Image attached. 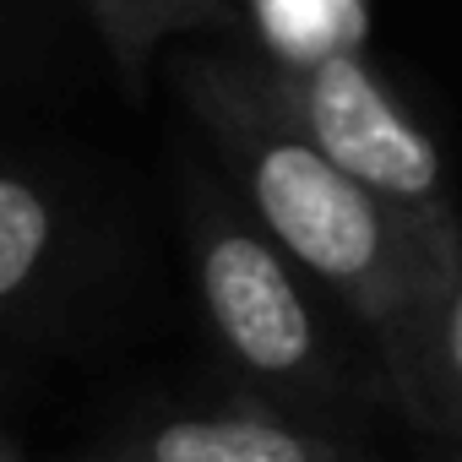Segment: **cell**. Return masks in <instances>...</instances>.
I'll use <instances>...</instances> for the list:
<instances>
[{
	"label": "cell",
	"mask_w": 462,
	"mask_h": 462,
	"mask_svg": "<svg viewBox=\"0 0 462 462\" xmlns=\"http://www.w3.org/2000/svg\"><path fill=\"white\" fill-rule=\"evenodd\" d=\"M457 462H462V457H457Z\"/></svg>",
	"instance_id": "30bf717a"
},
{
	"label": "cell",
	"mask_w": 462,
	"mask_h": 462,
	"mask_svg": "<svg viewBox=\"0 0 462 462\" xmlns=\"http://www.w3.org/2000/svg\"><path fill=\"white\" fill-rule=\"evenodd\" d=\"M77 462H348L327 435L273 419V413H201L163 419L120 446L88 451Z\"/></svg>",
	"instance_id": "277c9868"
},
{
	"label": "cell",
	"mask_w": 462,
	"mask_h": 462,
	"mask_svg": "<svg viewBox=\"0 0 462 462\" xmlns=\"http://www.w3.org/2000/svg\"><path fill=\"white\" fill-rule=\"evenodd\" d=\"M0 462H23V446H17L6 430H0Z\"/></svg>",
	"instance_id": "9c48e42d"
},
{
	"label": "cell",
	"mask_w": 462,
	"mask_h": 462,
	"mask_svg": "<svg viewBox=\"0 0 462 462\" xmlns=\"http://www.w3.org/2000/svg\"><path fill=\"white\" fill-rule=\"evenodd\" d=\"M190 262L201 310L245 375L267 386H294L321 365L316 316L262 223L240 217L223 196L190 190Z\"/></svg>",
	"instance_id": "3957f363"
},
{
	"label": "cell",
	"mask_w": 462,
	"mask_h": 462,
	"mask_svg": "<svg viewBox=\"0 0 462 462\" xmlns=\"http://www.w3.org/2000/svg\"><path fill=\"white\" fill-rule=\"evenodd\" d=\"M180 88L228 174L240 180L256 223L305 273L348 300V310L375 332L392 386L413 408L424 327L457 273L435 262L419 228L386 196L354 180L278 104L262 66L190 55L180 60Z\"/></svg>",
	"instance_id": "6da1fadb"
},
{
	"label": "cell",
	"mask_w": 462,
	"mask_h": 462,
	"mask_svg": "<svg viewBox=\"0 0 462 462\" xmlns=\"http://www.w3.org/2000/svg\"><path fill=\"white\" fill-rule=\"evenodd\" d=\"M256 44L273 66H316L332 55H359L370 39L365 0H245Z\"/></svg>",
	"instance_id": "5b68a950"
},
{
	"label": "cell",
	"mask_w": 462,
	"mask_h": 462,
	"mask_svg": "<svg viewBox=\"0 0 462 462\" xmlns=\"http://www.w3.org/2000/svg\"><path fill=\"white\" fill-rule=\"evenodd\" d=\"M82 12L93 17L98 39L109 44L125 88H142L147 60L169 39L228 23V0H82Z\"/></svg>",
	"instance_id": "8992f818"
},
{
	"label": "cell",
	"mask_w": 462,
	"mask_h": 462,
	"mask_svg": "<svg viewBox=\"0 0 462 462\" xmlns=\"http://www.w3.org/2000/svg\"><path fill=\"white\" fill-rule=\"evenodd\" d=\"M413 413L462 440V267H457V278L440 289V300L430 310Z\"/></svg>",
	"instance_id": "ba28073f"
},
{
	"label": "cell",
	"mask_w": 462,
	"mask_h": 462,
	"mask_svg": "<svg viewBox=\"0 0 462 462\" xmlns=\"http://www.w3.org/2000/svg\"><path fill=\"white\" fill-rule=\"evenodd\" d=\"M55 245H60L55 196L17 169H0V305H17L50 273Z\"/></svg>",
	"instance_id": "52a82bcc"
},
{
	"label": "cell",
	"mask_w": 462,
	"mask_h": 462,
	"mask_svg": "<svg viewBox=\"0 0 462 462\" xmlns=\"http://www.w3.org/2000/svg\"><path fill=\"white\" fill-rule=\"evenodd\" d=\"M267 88L278 104L375 196H386L419 240L446 262L462 267V228L446 201V169L424 125L386 93V82L365 66V55H332L316 66H273L262 60Z\"/></svg>",
	"instance_id": "7a4b0ae2"
}]
</instances>
